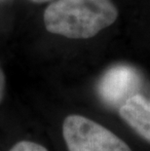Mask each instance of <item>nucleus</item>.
I'll return each instance as SVG.
<instances>
[{
	"mask_svg": "<svg viewBox=\"0 0 150 151\" xmlns=\"http://www.w3.org/2000/svg\"><path fill=\"white\" fill-rule=\"evenodd\" d=\"M69 151H132L115 134L81 115H69L62 125Z\"/></svg>",
	"mask_w": 150,
	"mask_h": 151,
	"instance_id": "nucleus-2",
	"label": "nucleus"
},
{
	"mask_svg": "<svg viewBox=\"0 0 150 151\" xmlns=\"http://www.w3.org/2000/svg\"><path fill=\"white\" fill-rule=\"evenodd\" d=\"M119 113L140 137L150 142V102L147 99L133 95L121 105Z\"/></svg>",
	"mask_w": 150,
	"mask_h": 151,
	"instance_id": "nucleus-4",
	"label": "nucleus"
},
{
	"mask_svg": "<svg viewBox=\"0 0 150 151\" xmlns=\"http://www.w3.org/2000/svg\"><path fill=\"white\" fill-rule=\"evenodd\" d=\"M141 87V76L136 68L126 65L111 67L101 77L98 91L101 99L109 106L123 104L136 95Z\"/></svg>",
	"mask_w": 150,
	"mask_h": 151,
	"instance_id": "nucleus-3",
	"label": "nucleus"
},
{
	"mask_svg": "<svg viewBox=\"0 0 150 151\" xmlns=\"http://www.w3.org/2000/svg\"><path fill=\"white\" fill-rule=\"evenodd\" d=\"M0 1H5V0H0Z\"/></svg>",
	"mask_w": 150,
	"mask_h": 151,
	"instance_id": "nucleus-8",
	"label": "nucleus"
},
{
	"mask_svg": "<svg viewBox=\"0 0 150 151\" xmlns=\"http://www.w3.org/2000/svg\"><path fill=\"white\" fill-rule=\"evenodd\" d=\"M117 16L111 0H57L44 12V24L51 33L87 39L112 24Z\"/></svg>",
	"mask_w": 150,
	"mask_h": 151,
	"instance_id": "nucleus-1",
	"label": "nucleus"
},
{
	"mask_svg": "<svg viewBox=\"0 0 150 151\" xmlns=\"http://www.w3.org/2000/svg\"><path fill=\"white\" fill-rule=\"evenodd\" d=\"M5 91V76L3 73L1 67H0V102H1Z\"/></svg>",
	"mask_w": 150,
	"mask_h": 151,
	"instance_id": "nucleus-6",
	"label": "nucleus"
},
{
	"mask_svg": "<svg viewBox=\"0 0 150 151\" xmlns=\"http://www.w3.org/2000/svg\"><path fill=\"white\" fill-rule=\"evenodd\" d=\"M30 1H32L34 3H44V2L49 1V0H30Z\"/></svg>",
	"mask_w": 150,
	"mask_h": 151,
	"instance_id": "nucleus-7",
	"label": "nucleus"
},
{
	"mask_svg": "<svg viewBox=\"0 0 150 151\" xmlns=\"http://www.w3.org/2000/svg\"><path fill=\"white\" fill-rule=\"evenodd\" d=\"M9 151H48L45 147L32 141L23 140L16 143Z\"/></svg>",
	"mask_w": 150,
	"mask_h": 151,
	"instance_id": "nucleus-5",
	"label": "nucleus"
}]
</instances>
